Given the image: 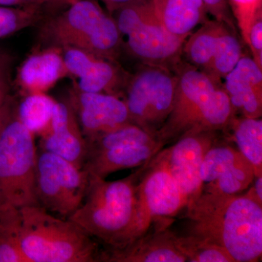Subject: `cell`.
<instances>
[{"instance_id": "obj_1", "label": "cell", "mask_w": 262, "mask_h": 262, "mask_svg": "<svg viewBox=\"0 0 262 262\" xmlns=\"http://www.w3.org/2000/svg\"><path fill=\"white\" fill-rule=\"evenodd\" d=\"M188 234L225 248L235 262H256L262 255V206L243 194L201 192L188 203Z\"/></svg>"}, {"instance_id": "obj_2", "label": "cell", "mask_w": 262, "mask_h": 262, "mask_svg": "<svg viewBox=\"0 0 262 262\" xmlns=\"http://www.w3.org/2000/svg\"><path fill=\"white\" fill-rule=\"evenodd\" d=\"M174 72L178 82L173 108L156 134L162 145L194 133L225 132L237 115L222 81L183 60Z\"/></svg>"}, {"instance_id": "obj_3", "label": "cell", "mask_w": 262, "mask_h": 262, "mask_svg": "<svg viewBox=\"0 0 262 262\" xmlns=\"http://www.w3.org/2000/svg\"><path fill=\"white\" fill-rule=\"evenodd\" d=\"M142 168L120 180L90 177L82 204L68 220L108 248L122 247L134 223Z\"/></svg>"}, {"instance_id": "obj_4", "label": "cell", "mask_w": 262, "mask_h": 262, "mask_svg": "<svg viewBox=\"0 0 262 262\" xmlns=\"http://www.w3.org/2000/svg\"><path fill=\"white\" fill-rule=\"evenodd\" d=\"M43 21L39 37L46 47H70L118 61L121 34L113 15L98 0H78Z\"/></svg>"}, {"instance_id": "obj_5", "label": "cell", "mask_w": 262, "mask_h": 262, "mask_svg": "<svg viewBox=\"0 0 262 262\" xmlns=\"http://www.w3.org/2000/svg\"><path fill=\"white\" fill-rule=\"evenodd\" d=\"M19 212V239L29 262L100 261L94 237L68 219L57 218L39 205Z\"/></svg>"}, {"instance_id": "obj_6", "label": "cell", "mask_w": 262, "mask_h": 262, "mask_svg": "<svg viewBox=\"0 0 262 262\" xmlns=\"http://www.w3.org/2000/svg\"><path fill=\"white\" fill-rule=\"evenodd\" d=\"M121 34L123 52L141 64L174 71L182 61L186 39L169 32L150 0H135L114 12Z\"/></svg>"}, {"instance_id": "obj_7", "label": "cell", "mask_w": 262, "mask_h": 262, "mask_svg": "<svg viewBox=\"0 0 262 262\" xmlns=\"http://www.w3.org/2000/svg\"><path fill=\"white\" fill-rule=\"evenodd\" d=\"M37 159L34 134L19 121L14 112L0 134V209L39 205Z\"/></svg>"}, {"instance_id": "obj_8", "label": "cell", "mask_w": 262, "mask_h": 262, "mask_svg": "<svg viewBox=\"0 0 262 262\" xmlns=\"http://www.w3.org/2000/svg\"><path fill=\"white\" fill-rule=\"evenodd\" d=\"M177 82L174 71L141 64L123 91L130 122L156 136L173 108Z\"/></svg>"}, {"instance_id": "obj_9", "label": "cell", "mask_w": 262, "mask_h": 262, "mask_svg": "<svg viewBox=\"0 0 262 262\" xmlns=\"http://www.w3.org/2000/svg\"><path fill=\"white\" fill-rule=\"evenodd\" d=\"M143 166L136 185L134 223L122 246L145 233L153 222L173 217L187 206L161 151Z\"/></svg>"}, {"instance_id": "obj_10", "label": "cell", "mask_w": 262, "mask_h": 262, "mask_svg": "<svg viewBox=\"0 0 262 262\" xmlns=\"http://www.w3.org/2000/svg\"><path fill=\"white\" fill-rule=\"evenodd\" d=\"M90 176L82 168L49 151L37 155L35 187L38 203L68 219L82 204Z\"/></svg>"}, {"instance_id": "obj_11", "label": "cell", "mask_w": 262, "mask_h": 262, "mask_svg": "<svg viewBox=\"0 0 262 262\" xmlns=\"http://www.w3.org/2000/svg\"><path fill=\"white\" fill-rule=\"evenodd\" d=\"M244 45L239 33L222 22L208 19L186 39L182 59L222 81L244 54Z\"/></svg>"}, {"instance_id": "obj_12", "label": "cell", "mask_w": 262, "mask_h": 262, "mask_svg": "<svg viewBox=\"0 0 262 262\" xmlns=\"http://www.w3.org/2000/svg\"><path fill=\"white\" fill-rule=\"evenodd\" d=\"M61 50L67 73L74 80L73 89L118 96L123 94L130 73L118 61L77 48L64 47Z\"/></svg>"}, {"instance_id": "obj_13", "label": "cell", "mask_w": 262, "mask_h": 262, "mask_svg": "<svg viewBox=\"0 0 262 262\" xmlns=\"http://www.w3.org/2000/svg\"><path fill=\"white\" fill-rule=\"evenodd\" d=\"M220 133H194L181 138L168 148L160 150L169 171L188 203L202 192L200 177L202 163L208 149L218 142Z\"/></svg>"}, {"instance_id": "obj_14", "label": "cell", "mask_w": 262, "mask_h": 262, "mask_svg": "<svg viewBox=\"0 0 262 262\" xmlns=\"http://www.w3.org/2000/svg\"><path fill=\"white\" fill-rule=\"evenodd\" d=\"M69 101L86 141L131 122L126 104L120 96L82 92L72 88Z\"/></svg>"}, {"instance_id": "obj_15", "label": "cell", "mask_w": 262, "mask_h": 262, "mask_svg": "<svg viewBox=\"0 0 262 262\" xmlns=\"http://www.w3.org/2000/svg\"><path fill=\"white\" fill-rule=\"evenodd\" d=\"M155 230L145 233L118 248H108L101 253L100 261L186 262L187 258L177 246V233L168 228L167 221Z\"/></svg>"}, {"instance_id": "obj_16", "label": "cell", "mask_w": 262, "mask_h": 262, "mask_svg": "<svg viewBox=\"0 0 262 262\" xmlns=\"http://www.w3.org/2000/svg\"><path fill=\"white\" fill-rule=\"evenodd\" d=\"M42 146L43 151L82 168L87 158V142L69 99L55 103L51 123L43 133Z\"/></svg>"}, {"instance_id": "obj_17", "label": "cell", "mask_w": 262, "mask_h": 262, "mask_svg": "<svg viewBox=\"0 0 262 262\" xmlns=\"http://www.w3.org/2000/svg\"><path fill=\"white\" fill-rule=\"evenodd\" d=\"M236 115L259 118L262 115V69L251 56L243 55L222 80Z\"/></svg>"}, {"instance_id": "obj_18", "label": "cell", "mask_w": 262, "mask_h": 262, "mask_svg": "<svg viewBox=\"0 0 262 262\" xmlns=\"http://www.w3.org/2000/svg\"><path fill=\"white\" fill-rule=\"evenodd\" d=\"M68 76L61 48L46 47L32 53L19 67L16 83L28 94L45 93Z\"/></svg>"}, {"instance_id": "obj_19", "label": "cell", "mask_w": 262, "mask_h": 262, "mask_svg": "<svg viewBox=\"0 0 262 262\" xmlns=\"http://www.w3.org/2000/svg\"><path fill=\"white\" fill-rule=\"evenodd\" d=\"M159 141L150 144L120 146L90 153L82 169L90 177L106 179L110 174L125 169L143 166L163 149Z\"/></svg>"}, {"instance_id": "obj_20", "label": "cell", "mask_w": 262, "mask_h": 262, "mask_svg": "<svg viewBox=\"0 0 262 262\" xmlns=\"http://www.w3.org/2000/svg\"><path fill=\"white\" fill-rule=\"evenodd\" d=\"M157 16L169 32L187 39L208 20L204 0H150Z\"/></svg>"}, {"instance_id": "obj_21", "label": "cell", "mask_w": 262, "mask_h": 262, "mask_svg": "<svg viewBox=\"0 0 262 262\" xmlns=\"http://www.w3.org/2000/svg\"><path fill=\"white\" fill-rule=\"evenodd\" d=\"M227 131L237 149L252 165L255 177H262V120L236 115Z\"/></svg>"}, {"instance_id": "obj_22", "label": "cell", "mask_w": 262, "mask_h": 262, "mask_svg": "<svg viewBox=\"0 0 262 262\" xmlns=\"http://www.w3.org/2000/svg\"><path fill=\"white\" fill-rule=\"evenodd\" d=\"M56 102L45 93L28 94L15 108V115L33 134H43L51 123Z\"/></svg>"}, {"instance_id": "obj_23", "label": "cell", "mask_w": 262, "mask_h": 262, "mask_svg": "<svg viewBox=\"0 0 262 262\" xmlns=\"http://www.w3.org/2000/svg\"><path fill=\"white\" fill-rule=\"evenodd\" d=\"M155 141H159L156 136L130 122L113 130L98 134L86 141L87 155L90 153L120 146L150 144Z\"/></svg>"}, {"instance_id": "obj_24", "label": "cell", "mask_w": 262, "mask_h": 262, "mask_svg": "<svg viewBox=\"0 0 262 262\" xmlns=\"http://www.w3.org/2000/svg\"><path fill=\"white\" fill-rule=\"evenodd\" d=\"M255 179L252 165L243 155L226 169L219 178L203 186L201 192L215 194H239Z\"/></svg>"}, {"instance_id": "obj_25", "label": "cell", "mask_w": 262, "mask_h": 262, "mask_svg": "<svg viewBox=\"0 0 262 262\" xmlns=\"http://www.w3.org/2000/svg\"><path fill=\"white\" fill-rule=\"evenodd\" d=\"M18 208L0 209V262H29L20 246Z\"/></svg>"}, {"instance_id": "obj_26", "label": "cell", "mask_w": 262, "mask_h": 262, "mask_svg": "<svg viewBox=\"0 0 262 262\" xmlns=\"http://www.w3.org/2000/svg\"><path fill=\"white\" fill-rule=\"evenodd\" d=\"M177 246L189 262H235L225 248L192 234L176 236Z\"/></svg>"}, {"instance_id": "obj_27", "label": "cell", "mask_w": 262, "mask_h": 262, "mask_svg": "<svg viewBox=\"0 0 262 262\" xmlns=\"http://www.w3.org/2000/svg\"><path fill=\"white\" fill-rule=\"evenodd\" d=\"M45 5H24L20 6L0 5V39L32 27L44 18Z\"/></svg>"}, {"instance_id": "obj_28", "label": "cell", "mask_w": 262, "mask_h": 262, "mask_svg": "<svg viewBox=\"0 0 262 262\" xmlns=\"http://www.w3.org/2000/svg\"><path fill=\"white\" fill-rule=\"evenodd\" d=\"M241 155L238 149L228 144H220L218 141L212 146L201 165L200 177L202 187L219 178Z\"/></svg>"}, {"instance_id": "obj_29", "label": "cell", "mask_w": 262, "mask_h": 262, "mask_svg": "<svg viewBox=\"0 0 262 262\" xmlns=\"http://www.w3.org/2000/svg\"><path fill=\"white\" fill-rule=\"evenodd\" d=\"M241 39L248 47L250 28L256 15L262 13V0H228Z\"/></svg>"}, {"instance_id": "obj_30", "label": "cell", "mask_w": 262, "mask_h": 262, "mask_svg": "<svg viewBox=\"0 0 262 262\" xmlns=\"http://www.w3.org/2000/svg\"><path fill=\"white\" fill-rule=\"evenodd\" d=\"M204 3L208 15L228 26L234 32L239 33L228 0H204Z\"/></svg>"}, {"instance_id": "obj_31", "label": "cell", "mask_w": 262, "mask_h": 262, "mask_svg": "<svg viewBox=\"0 0 262 262\" xmlns=\"http://www.w3.org/2000/svg\"><path fill=\"white\" fill-rule=\"evenodd\" d=\"M13 58L0 51V107L10 99Z\"/></svg>"}, {"instance_id": "obj_32", "label": "cell", "mask_w": 262, "mask_h": 262, "mask_svg": "<svg viewBox=\"0 0 262 262\" xmlns=\"http://www.w3.org/2000/svg\"><path fill=\"white\" fill-rule=\"evenodd\" d=\"M248 48L253 60L262 69V13L256 15L251 24Z\"/></svg>"}, {"instance_id": "obj_33", "label": "cell", "mask_w": 262, "mask_h": 262, "mask_svg": "<svg viewBox=\"0 0 262 262\" xmlns=\"http://www.w3.org/2000/svg\"><path fill=\"white\" fill-rule=\"evenodd\" d=\"M248 189L245 195L257 202L258 204L262 206V177H255Z\"/></svg>"}, {"instance_id": "obj_34", "label": "cell", "mask_w": 262, "mask_h": 262, "mask_svg": "<svg viewBox=\"0 0 262 262\" xmlns=\"http://www.w3.org/2000/svg\"><path fill=\"white\" fill-rule=\"evenodd\" d=\"M15 108L12 106L10 99L0 107V134L14 114Z\"/></svg>"}, {"instance_id": "obj_35", "label": "cell", "mask_w": 262, "mask_h": 262, "mask_svg": "<svg viewBox=\"0 0 262 262\" xmlns=\"http://www.w3.org/2000/svg\"><path fill=\"white\" fill-rule=\"evenodd\" d=\"M98 1L101 2L103 6L105 7V10L112 15L114 12L120 9L125 5L130 4L135 0H98Z\"/></svg>"}, {"instance_id": "obj_36", "label": "cell", "mask_w": 262, "mask_h": 262, "mask_svg": "<svg viewBox=\"0 0 262 262\" xmlns=\"http://www.w3.org/2000/svg\"><path fill=\"white\" fill-rule=\"evenodd\" d=\"M24 5L27 4H25L21 0H0L1 6H20Z\"/></svg>"}, {"instance_id": "obj_37", "label": "cell", "mask_w": 262, "mask_h": 262, "mask_svg": "<svg viewBox=\"0 0 262 262\" xmlns=\"http://www.w3.org/2000/svg\"><path fill=\"white\" fill-rule=\"evenodd\" d=\"M21 1L27 5L34 4L45 5V6H48V5L53 6L51 0H21Z\"/></svg>"}, {"instance_id": "obj_38", "label": "cell", "mask_w": 262, "mask_h": 262, "mask_svg": "<svg viewBox=\"0 0 262 262\" xmlns=\"http://www.w3.org/2000/svg\"><path fill=\"white\" fill-rule=\"evenodd\" d=\"M58 1H59L61 6H67V5L72 4V3L78 1V0H58Z\"/></svg>"}, {"instance_id": "obj_39", "label": "cell", "mask_w": 262, "mask_h": 262, "mask_svg": "<svg viewBox=\"0 0 262 262\" xmlns=\"http://www.w3.org/2000/svg\"><path fill=\"white\" fill-rule=\"evenodd\" d=\"M52 4L53 6H61L60 5L59 1L58 0H51Z\"/></svg>"}]
</instances>
